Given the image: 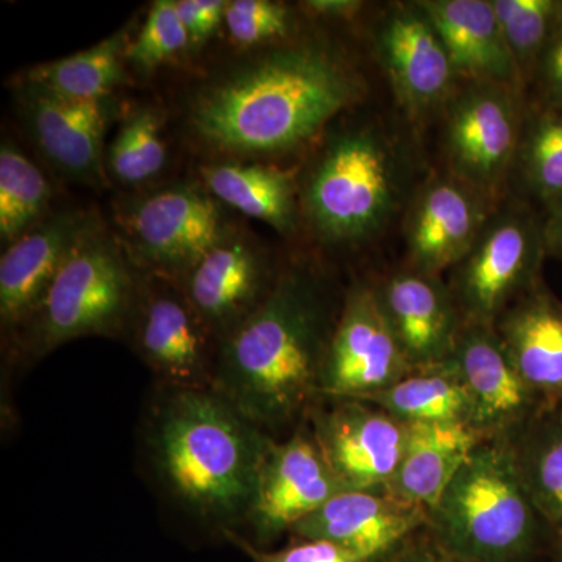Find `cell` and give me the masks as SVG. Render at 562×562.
Returning <instances> with one entry per match:
<instances>
[{"label":"cell","mask_w":562,"mask_h":562,"mask_svg":"<svg viewBox=\"0 0 562 562\" xmlns=\"http://www.w3.org/2000/svg\"><path fill=\"white\" fill-rule=\"evenodd\" d=\"M190 46V36L177 11V0L151 5L136 38L127 47V61L140 70H154Z\"/></svg>","instance_id":"cell-33"},{"label":"cell","mask_w":562,"mask_h":562,"mask_svg":"<svg viewBox=\"0 0 562 562\" xmlns=\"http://www.w3.org/2000/svg\"><path fill=\"white\" fill-rule=\"evenodd\" d=\"M303 9L310 11L313 16L325 20L351 21L360 16L368 3L360 0H308L302 3Z\"/></svg>","instance_id":"cell-39"},{"label":"cell","mask_w":562,"mask_h":562,"mask_svg":"<svg viewBox=\"0 0 562 562\" xmlns=\"http://www.w3.org/2000/svg\"><path fill=\"white\" fill-rule=\"evenodd\" d=\"M144 452L162 494L199 522L233 531L246 524L276 436L214 390L155 386Z\"/></svg>","instance_id":"cell-3"},{"label":"cell","mask_w":562,"mask_h":562,"mask_svg":"<svg viewBox=\"0 0 562 562\" xmlns=\"http://www.w3.org/2000/svg\"><path fill=\"white\" fill-rule=\"evenodd\" d=\"M509 446L536 509L562 538V405L546 406Z\"/></svg>","instance_id":"cell-28"},{"label":"cell","mask_w":562,"mask_h":562,"mask_svg":"<svg viewBox=\"0 0 562 562\" xmlns=\"http://www.w3.org/2000/svg\"><path fill=\"white\" fill-rule=\"evenodd\" d=\"M414 157L412 140L383 120L339 125L299 177L302 224L330 249L376 241L419 187Z\"/></svg>","instance_id":"cell-4"},{"label":"cell","mask_w":562,"mask_h":562,"mask_svg":"<svg viewBox=\"0 0 562 562\" xmlns=\"http://www.w3.org/2000/svg\"><path fill=\"white\" fill-rule=\"evenodd\" d=\"M412 371L383 316L373 284L357 280L344 291L328 342L319 397L362 398L387 390Z\"/></svg>","instance_id":"cell-13"},{"label":"cell","mask_w":562,"mask_h":562,"mask_svg":"<svg viewBox=\"0 0 562 562\" xmlns=\"http://www.w3.org/2000/svg\"><path fill=\"white\" fill-rule=\"evenodd\" d=\"M52 190L43 172L20 149H0V238L13 244L46 216Z\"/></svg>","instance_id":"cell-30"},{"label":"cell","mask_w":562,"mask_h":562,"mask_svg":"<svg viewBox=\"0 0 562 562\" xmlns=\"http://www.w3.org/2000/svg\"><path fill=\"white\" fill-rule=\"evenodd\" d=\"M558 541H560V562H562V538H558Z\"/></svg>","instance_id":"cell-42"},{"label":"cell","mask_w":562,"mask_h":562,"mask_svg":"<svg viewBox=\"0 0 562 562\" xmlns=\"http://www.w3.org/2000/svg\"><path fill=\"white\" fill-rule=\"evenodd\" d=\"M358 401L373 403L405 425L452 424L472 428L471 395L452 360L409 372L387 390Z\"/></svg>","instance_id":"cell-26"},{"label":"cell","mask_w":562,"mask_h":562,"mask_svg":"<svg viewBox=\"0 0 562 562\" xmlns=\"http://www.w3.org/2000/svg\"><path fill=\"white\" fill-rule=\"evenodd\" d=\"M227 2L222 0H177V11L191 46H202L224 21Z\"/></svg>","instance_id":"cell-37"},{"label":"cell","mask_w":562,"mask_h":562,"mask_svg":"<svg viewBox=\"0 0 562 562\" xmlns=\"http://www.w3.org/2000/svg\"><path fill=\"white\" fill-rule=\"evenodd\" d=\"M342 491L303 422L288 438L276 439L266 454L244 525L265 546Z\"/></svg>","instance_id":"cell-15"},{"label":"cell","mask_w":562,"mask_h":562,"mask_svg":"<svg viewBox=\"0 0 562 562\" xmlns=\"http://www.w3.org/2000/svg\"><path fill=\"white\" fill-rule=\"evenodd\" d=\"M532 101L562 109V31L554 33L536 66Z\"/></svg>","instance_id":"cell-36"},{"label":"cell","mask_w":562,"mask_h":562,"mask_svg":"<svg viewBox=\"0 0 562 562\" xmlns=\"http://www.w3.org/2000/svg\"><path fill=\"white\" fill-rule=\"evenodd\" d=\"M546 260L541 211L509 195L447 272L462 324L494 327L514 302L541 283Z\"/></svg>","instance_id":"cell-7"},{"label":"cell","mask_w":562,"mask_h":562,"mask_svg":"<svg viewBox=\"0 0 562 562\" xmlns=\"http://www.w3.org/2000/svg\"><path fill=\"white\" fill-rule=\"evenodd\" d=\"M342 297L312 268L280 271L265 301L222 339L213 390L276 438L294 431L319 398Z\"/></svg>","instance_id":"cell-1"},{"label":"cell","mask_w":562,"mask_h":562,"mask_svg":"<svg viewBox=\"0 0 562 562\" xmlns=\"http://www.w3.org/2000/svg\"><path fill=\"white\" fill-rule=\"evenodd\" d=\"M128 333L133 347L168 390H213L220 339L188 301L179 281L144 273Z\"/></svg>","instance_id":"cell-9"},{"label":"cell","mask_w":562,"mask_h":562,"mask_svg":"<svg viewBox=\"0 0 562 562\" xmlns=\"http://www.w3.org/2000/svg\"><path fill=\"white\" fill-rule=\"evenodd\" d=\"M224 22L233 41L246 47L288 40L295 27L290 7L271 0L227 2Z\"/></svg>","instance_id":"cell-34"},{"label":"cell","mask_w":562,"mask_h":562,"mask_svg":"<svg viewBox=\"0 0 562 562\" xmlns=\"http://www.w3.org/2000/svg\"><path fill=\"white\" fill-rule=\"evenodd\" d=\"M560 31H562V0H557V32Z\"/></svg>","instance_id":"cell-41"},{"label":"cell","mask_w":562,"mask_h":562,"mask_svg":"<svg viewBox=\"0 0 562 562\" xmlns=\"http://www.w3.org/2000/svg\"><path fill=\"white\" fill-rule=\"evenodd\" d=\"M366 94L364 77L339 52L319 43L294 44L210 85L195 99L190 124L214 150L288 154L319 139Z\"/></svg>","instance_id":"cell-2"},{"label":"cell","mask_w":562,"mask_h":562,"mask_svg":"<svg viewBox=\"0 0 562 562\" xmlns=\"http://www.w3.org/2000/svg\"><path fill=\"white\" fill-rule=\"evenodd\" d=\"M375 562H469L462 560L447 550L438 541L430 527L420 528L419 531L406 538L397 547L384 554Z\"/></svg>","instance_id":"cell-38"},{"label":"cell","mask_w":562,"mask_h":562,"mask_svg":"<svg viewBox=\"0 0 562 562\" xmlns=\"http://www.w3.org/2000/svg\"><path fill=\"white\" fill-rule=\"evenodd\" d=\"M277 276L255 244L232 233L179 283L221 342L265 301Z\"/></svg>","instance_id":"cell-19"},{"label":"cell","mask_w":562,"mask_h":562,"mask_svg":"<svg viewBox=\"0 0 562 562\" xmlns=\"http://www.w3.org/2000/svg\"><path fill=\"white\" fill-rule=\"evenodd\" d=\"M94 222L85 211H60L7 247L0 258L3 330L16 331L38 308L69 251Z\"/></svg>","instance_id":"cell-20"},{"label":"cell","mask_w":562,"mask_h":562,"mask_svg":"<svg viewBox=\"0 0 562 562\" xmlns=\"http://www.w3.org/2000/svg\"><path fill=\"white\" fill-rule=\"evenodd\" d=\"M135 266L151 276L181 281L232 235L222 203L191 184H179L136 203L125 217Z\"/></svg>","instance_id":"cell-10"},{"label":"cell","mask_w":562,"mask_h":562,"mask_svg":"<svg viewBox=\"0 0 562 562\" xmlns=\"http://www.w3.org/2000/svg\"><path fill=\"white\" fill-rule=\"evenodd\" d=\"M373 50L409 124L420 125L441 114L461 80L419 2L387 7L373 29Z\"/></svg>","instance_id":"cell-11"},{"label":"cell","mask_w":562,"mask_h":562,"mask_svg":"<svg viewBox=\"0 0 562 562\" xmlns=\"http://www.w3.org/2000/svg\"><path fill=\"white\" fill-rule=\"evenodd\" d=\"M428 514L438 541L469 562H528L550 531L505 441L476 443Z\"/></svg>","instance_id":"cell-5"},{"label":"cell","mask_w":562,"mask_h":562,"mask_svg":"<svg viewBox=\"0 0 562 562\" xmlns=\"http://www.w3.org/2000/svg\"><path fill=\"white\" fill-rule=\"evenodd\" d=\"M210 194L231 209L266 222L280 235L294 236L302 225L299 177L258 162H217L202 169Z\"/></svg>","instance_id":"cell-25"},{"label":"cell","mask_w":562,"mask_h":562,"mask_svg":"<svg viewBox=\"0 0 562 562\" xmlns=\"http://www.w3.org/2000/svg\"><path fill=\"white\" fill-rule=\"evenodd\" d=\"M498 205L443 169L428 173L403 213L405 266L446 277L471 250Z\"/></svg>","instance_id":"cell-14"},{"label":"cell","mask_w":562,"mask_h":562,"mask_svg":"<svg viewBox=\"0 0 562 562\" xmlns=\"http://www.w3.org/2000/svg\"><path fill=\"white\" fill-rule=\"evenodd\" d=\"M128 251L98 221L80 236L60 271L16 330L22 360H40L66 342L128 333L140 277Z\"/></svg>","instance_id":"cell-6"},{"label":"cell","mask_w":562,"mask_h":562,"mask_svg":"<svg viewBox=\"0 0 562 562\" xmlns=\"http://www.w3.org/2000/svg\"><path fill=\"white\" fill-rule=\"evenodd\" d=\"M492 7L528 90L557 32V0H492Z\"/></svg>","instance_id":"cell-32"},{"label":"cell","mask_w":562,"mask_h":562,"mask_svg":"<svg viewBox=\"0 0 562 562\" xmlns=\"http://www.w3.org/2000/svg\"><path fill=\"white\" fill-rule=\"evenodd\" d=\"M344 491H386L401 464L408 425L373 403L319 397L305 417Z\"/></svg>","instance_id":"cell-12"},{"label":"cell","mask_w":562,"mask_h":562,"mask_svg":"<svg viewBox=\"0 0 562 562\" xmlns=\"http://www.w3.org/2000/svg\"><path fill=\"white\" fill-rule=\"evenodd\" d=\"M494 328L528 386L547 405H562V301L546 281L514 302Z\"/></svg>","instance_id":"cell-23"},{"label":"cell","mask_w":562,"mask_h":562,"mask_svg":"<svg viewBox=\"0 0 562 562\" xmlns=\"http://www.w3.org/2000/svg\"><path fill=\"white\" fill-rule=\"evenodd\" d=\"M541 214L547 258L562 261V201Z\"/></svg>","instance_id":"cell-40"},{"label":"cell","mask_w":562,"mask_h":562,"mask_svg":"<svg viewBox=\"0 0 562 562\" xmlns=\"http://www.w3.org/2000/svg\"><path fill=\"white\" fill-rule=\"evenodd\" d=\"M449 50L461 81H484L527 91L492 0H419Z\"/></svg>","instance_id":"cell-22"},{"label":"cell","mask_w":562,"mask_h":562,"mask_svg":"<svg viewBox=\"0 0 562 562\" xmlns=\"http://www.w3.org/2000/svg\"><path fill=\"white\" fill-rule=\"evenodd\" d=\"M427 525V509L386 491H342L295 525L291 535L336 543L366 562H375Z\"/></svg>","instance_id":"cell-18"},{"label":"cell","mask_w":562,"mask_h":562,"mask_svg":"<svg viewBox=\"0 0 562 562\" xmlns=\"http://www.w3.org/2000/svg\"><path fill=\"white\" fill-rule=\"evenodd\" d=\"M22 94L33 139L50 165L69 179L99 183L105 169L106 99L77 101L32 83Z\"/></svg>","instance_id":"cell-21"},{"label":"cell","mask_w":562,"mask_h":562,"mask_svg":"<svg viewBox=\"0 0 562 562\" xmlns=\"http://www.w3.org/2000/svg\"><path fill=\"white\" fill-rule=\"evenodd\" d=\"M528 92L460 81L441 114L443 171L490 201L509 198Z\"/></svg>","instance_id":"cell-8"},{"label":"cell","mask_w":562,"mask_h":562,"mask_svg":"<svg viewBox=\"0 0 562 562\" xmlns=\"http://www.w3.org/2000/svg\"><path fill=\"white\" fill-rule=\"evenodd\" d=\"M128 44L127 32L114 33L90 49L35 66L29 70L25 83L77 101H102L124 79Z\"/></svg>","instance_id":"cell-29"},{"label":"cell","mask_w":562,"mask_h":562,"mask_svg":"<svg viewBox=\"0 0 562 562\" xmlns=\"http://www.w3.org/2000/svg\"><path fill=\"white\" fill-rule=\"evenodd\" d=\"M509 195L541 213L562 201V109L528 98Z\"/></svg>","instance_id":"cell-27"},{"label":"cell","mask_w":562,"mask_h":562,"mask_svg":"<svg viewBox=\"0 0 562 562\" xmlns=\"http://www.w3.org/2000/svg\"><path fill=\"white\" fill-rule=\"evenodd\" d=\"M372 284L412 371L452 360L464 324L446 277L405 266Z\"/></svg>","instance_id":"cell-17"},{"label":"cell","mask_w":562,"mask_h":562,"mask_svg":"<svg viewBox=\"0 0 562 562\" xmlns=\"http://www.w3.org/2000/svg\"><path fill=\"white\" fill-rule=\"evenodd\" d=\"M483 439L468 425H408L401 464L387 494L430 513L476 443Z\"/></svg>","instance_id":"cell-24"},{"label":"cell","mask_w":562,"mask_h":562,"mask_svg":"<svg viewBox=\"0 0 562 562\" xmlns=\"http://www.w3.org/2000/svg\"><path fill=\"white\" fill-rule=\"evenodd\" d=\"M165 114L140 106L122 122L106 151L105 168L122 184L136 187L162 171L166 165Z\"/></svg>","instance_id":"cell-31"},{"label":"cell","mask_w":562,"mask_h":562,"mask_svg":"<svg viewBox=\"0 0 562 562\" xmlns=\"http://www.w3.org/2000/svg\"><path fill=\"white\" fill-rule=\"evenodd\" d=\"M452 362L471 395L472 430L483 441H514L549 406L517 371L494 327L464 325Z\"/></svg>","instance_id":"cell-16"},{"label":"cell","mask_w":562,"mask_h":562,"mask_svg":"<svg viewBox=\"0 0 562 562\" xmlns=\"http://www.w3.org/2000/svg\"><path fill=\"white\" fill-rule=\"evenodd\" d=\"M224 535L236 546L241 547L244 552L249 554L251 562H366L336 543L317 539H297V542L284 549L266 552L246 541L238 532L227 531Z\"/></svg>","instance_id":"cell-35"}]
</instances>
